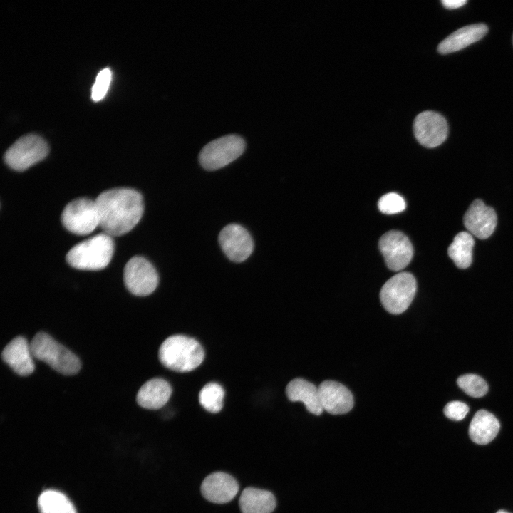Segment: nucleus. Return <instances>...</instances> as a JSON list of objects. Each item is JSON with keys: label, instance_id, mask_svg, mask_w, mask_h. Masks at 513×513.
I'll return each mask as SVG.
<instances>
[{"label": "nucleus", "instance_id": "obj_1", "mask_svg": "<svg viewBox=\"0 0 513 513\" xmlns=\"http://www.w3.org/2000/svg\"><path fill=\"white\" fill-rule=\"evenodd\" d=\"M99 226L103 232L118 237L129 232L144 211L141 194L131 188L118 187L101 192L95 200Z\"/></svg>", "mask_w": 513, "mask_h": 513}, {"label": "nucleus", "instance_id": "obj_2", "mask_svg": "<svg viewBox=\"0 0 513 513\" xmlns=\"http://www.w3.org/2000/svg\"><path fill=\"white\" fill-rule=\"evenodd\" d=\"M204 352L195 339L182 335L168 337L159 349V359L167 368L177 372H188L203 361Z\"/></svg>", "mask_w": 513, "mask_h": 513}, {"label": "nucleus", "instance_id": "obj_3", "mask_svg": "<svg viewBox=\"0 0 513 513\" xmlns=\"http://www.w3.org/2000/svg\"><path fill=\"white\" fill-rule=\"evenodd\" d=\"M114 248L111 236L100 233L73 247L66 259L71 266L77 269L100 270L109 264Z\"/></svg>", "mask_w": 513, "mask_h": 513}, {"label": "nucleus", "instance_id": "obj_4", "mask_svg": "<svg viewBox=\"0 0 513 513\" xmlns=\"http://www.w3.org/2000/svg\"><path fill=\"white\" fill-rule=\"evenodd\" d=\"M30 346L33 358L45 362L61 374L73 375L81 368L78 356L46 333H37Z\"/></svg>", "mask_w": 513, "mask_h": 513}, {"label": "nucleus", "instance_id": "obj_5", "mask_svg": "<svg viewBox=\"0 0 513 513\" xmlns=\"http://www.w3.org/2000/svg\"><path fill=\"white\" fill-rule=\"evenodd\" d=\"M244 140L239 135L230 134L207 143L200 151L199 161L207 170L222 168L238 158L244 151Z\"/></svg>", "mask_w": 513, "mask_h": 513}, {"label": "nucleus", "instance_id": "obj_6", "mask_svg": "<svg viewBox=\"0 0 513 513\" xmlns=\"http://www.w3.org/2000/svg\"><path fill=\"white\" fill-rule=\"evenodd\" d=\"M417 289L416 280L409 272L398 273L389 279L380 292L382 305L389 313L399 314L411 304Z\"/></svg>", "mask_w": 513, "mask_h": 513}, {"label": "nucleus", "instance_id": "obj_7", "mask_svg": "<svg viewBox=\"0 0 513 513\" xmlns=\"http://www.w3.org/2000/svg\"><path fill=\"white\" fill-rule=\"evenodd\" d=\"M49 152L46 140L35 134L18 139L5 152L6 165L16 171H24L43 160Z\"/></svg>", "mask_w": 513, "mask_h": 513}, {"label": "nucleus", "instance_id": "obj_8", "mask_svg": "<svg viewBox=\"0 0 513 513\" xmlns=\"http://www.w3.org/2000/svg\"><path fill=\"white\" fill-rule=\"evenodd\" d=\"M61 222L71 233L86 235L99 226V214L95 200L80 197L70 202L61 214Z\"/></svg>", "mask_w": 513, "mask_h": 513}, {"label": "nucleus", "instance_id": "obj_9", "mask_svg": "<svg viewBox=\"0 0 513 513\" xmlns=\"http://www.w3.org/2000/svg\"><path fill=\"white\" fill-rule=\"evenodd\" d=\"M123 280L130 293L145 296L155 290L159 276L154 266L147 259L135 256L125 266Z\"/></svg>", "mask_w": 513, "mask_h": 513}, {"label": "nucleus", "instance_id": "obj_10", "mask_svg": "<svg viewBox=\"0 0 513 513\" xmlns=\"http://www.w3.org/2000/svg\"><path fill=\"white\" fill-rule=\"evenodd\" d=\"M378 247L387 266L393 271L405 268L413 256V247L410 239L397 230L385 233L379 239Z\"/></svg>", "mask_w": 513, "mask_h": 513}, {"label": "nucleus", "instance_id": "obj_11", "mask_svg": "<svg viewBox=\"0 0 513 513\" xmlns=\"http://www.w3.org/2000/svg\"><path fill=\"white\" fill-rule=\"evenodd\" d=\"M413 133L420 144L428 148H433L446 140L448 125L441 114L426 110L419 113L415 118Z\"/></svg>", "mask_w": 513, "mask_h": 513}, {"label": "nucleus", "instance_id": "obj_12", "mask_svg": "<svg viewBox=\"0 0 513 513\" xmlns=\"http://www.w3.org/2000/svg\"><path fill=\"white\" fill-rule=\"evenodd\" d=\"M219 242L225 255L232 261L242 262L252 253L254 242L249 232L238 224H229L219 232Z\"/></svg>", "mask_w": 513, "mask_h": 513}, {"label": "nucleus", "instance_id": "obj_13", "mask_svg": "<svg viewBox=\"0 0 513 513\" xmlns=\"http://www.w3.org/2000/svg\"><path fill=\"white\" fill-rule=\"evenodd\" d=\"M497 222L494 209L480 199L471 203L463 217V223L468 232L480 239H485L493 234Z\"/></svg>", "mask_w": 513, "mask_h": 513}, {"label": "nucleus", "instance_id": "obj_14", "mask_svg": "<svg viewBox=\"0 0 513 513\" xmlns=\"http://www.w3.org/2000/svg\"><path fill=\"white\" fill-rule=\"evenodd\" d=\"M239 491L236 479L228 473L215 472L207 476L201 485V492L208 501L224 504L232 501Z\"/></svg>", "mask_w": 513, "mask_h": 513}, {"label": "nucleus", "instance_id": "obj_15", "mask_svg": "<svg viewBox=\"0 0 513 513\" xmlns=\"http://www.w3.org/2000/svg\"><path fill=\"white\" fill-rule=\"evenodd\" d=\"M318 390L323 410L328 413L345 414L353 407L351 392L338 382L325 380L320 384Z\"/></svg>", "mask_w": 513, "mask_h": 513}, {"label": "nucleus", "instance_id": "obj_16", "mask_svg": "<svg viewBox=\"0 0 513 513\" xmlns=\"http://www.w3.org/2000/svg\"><path fill=\"white\" fill-rule=\"evenodd\" d=\"M1 358L19 375H28L35 369L30 343L23 336L12 339L4 348Z\"/></svg>", "mask_w": 513, "mask_h": 513}, {"label": "nucleus", "instance_id": "obj_17", "mask_svg": "<svg viewBox=\"0 0 513 513\" xmlns=\"http://www.w3.org/2000/svg\"><path fill=\"white\" fill-rule=\"evenodd\" d=\"M487 31L488 28L484 24L464 26L442 41L437 46V51L441 54L457 51L478 41L485 36Z\"/></svg>", "mask_w": 513, "mask_h": 513}, {"label": "nucleus", "instance_id": "obj_18", "mask_svg": "<svg viewBox=\"0 0 513 513\" xmlns=\"http://www.w3.org/2000/svg\"><path fill=\"white\" fill-rule=\"evenodd\" d=\"M286 395L292 402H302L306 410L312 414L319 415L323 411L318 388L303 378L291 380L286 388Z\"/></svg>", "mask_w": 513, "mask_h": 513}, {"label": "nucleus", "instance_id": "obj_19", "mask_svg": "<svg viewBox=\"0 0 513 513\" xmlns=\"http://www.w3.org/2000/svg\"><path fill=\"white\" fill-rule=\"evenodd\" d=\"M172 394L169 383L162 378H152L145 383L139 389L136 400L139 405L150 410L164 406Z\"/></svg>", "mask_w": 513, "mask_h": 513}, {"label": "nucleus", "instance_id": "obj_20", "mask_svg": "<svg viewBox=\"0 0 513 513\" xmlns=\"http://www.w3.org/2000/svg\"><path fill=\"white\" fill-rule=\"evenodd\" d=\"M499 428V422L492 413L480 410L471 420L469 435L474 442L486 445L497 436Z\"/></svg>", "mask_w": 513, "mask_h": 513}, {"label": "nucleus", "instance_id": "obj_21", "mask_svg": "<svg viewBox=\"0 0 513 513\" xmlns=\"http://www.w3.org/2000/svg\"><path fill=\"white\" fill-rule=\"evenodd\" d=\"M239 504L242 513H271L276 502L269 491L247 487L240 495Z\"/></svg>", "mask_w": 513, "mask_h": 513}, {"label": "nucleus", "instance_id": "obj_22", "mask_svg": "<svg viewBox=\"0 0 513 513\" xmlns=\"http://www.w3.org/2000/svg\"><path fill=\"white\" fill-rule=\"evenodd\" d=\"M474 244L472 235L468 232H460L455 236L447 254L459 269H467L471 265Z\"/></svg>", "mask_w": 513, "mask_h": 513}, {"label": "nucleus", "instance_id": "obj_23", "mask_svg": "<svg viewBox=\"0 0 513 513\" xmlns=\"http://www.w3.org/2000/svg\"><path fill=\"white\" fill-rule=\"evenodd\" d=\"M41 513H76L74 506L63 493L47 490L41 494L38 500Z\"/></svg>", "mask_w": 513, "mask_h": 513}, {"label": "nucleus", "instance_id": "obj_24", "mask_svg": "<svg viewBox=\"0 0 513 513\" xmlns=\"http://www.w3.org/2000/svg\"><path fill=\"white\" fill-rule=\"evenodd\" d=\"M224 391L223 388L216 383L205 385L200 392L199 401L207 411L217 413L223 407Z\"/></svg>", "mask_w": 513, "mask_h": 513}, {"label": "nucleus", "instance_id": "obj_25", "mask_svg": "<svg viewBox=\"0 0 513 513\" xmlns=\"http://www.w3.org/2000/svg\"><path fill=\"white\" fill-rule=\"evenodd\" d=\"M457 383L466 394L473 398L482 397L488 391L486 381L475 374L462 375L457 378Z\"/></svg>", "mask_w": 513, "mask_h": 513}, {"label": "nucleus", "instance_id": "obj_26", "mask_svg": "<svg viewBox=\"0 0 513 513\" xmlns=\"http://www.w3.org/2000/svg\"><path fill=\"white\" fill-rule=\"evenodd\" d=\"M378 207L383 214H393L403 212L406 207V204L405 200L400 195L390 192L380 198Z\"/></svg>", "mask_w": 513, "mask_h": 513}, {"label": "nucleus", "instance_id": "obj_27", "mask_svg": "<svg viewBox=\"0 0 513 513\" xmlns=\"http://www.w3.org/2000/svg\"><path fill=\"white\" fill-rule=\"evenodd\" d=\"M112 73L110 68L101 70L95 78L92 87L91 98L94 101H100L107 93L111 81Z\"/></svg>", "mask_w": 513, "mask_h": 513}, {"label": "nucleus", "instance_id": "obj_28", "mask_svg": "<svg viewBox=\"0 0 513 513\" xmlns=\"http://www.w3.org/2000/svg\"><path fill=\"white\" fill-rule=\"evenodd\" d=\"M469 412L467 404L461 401H451L444 408V414L450 420H462Z\"/></svg>", "mask_w": 513, "mask_h": 513}, {"label": "nucleus", "instance_id": "obj_29", "mask_svg": "<svg viewBox=\"0 0 513 513\" xmlns=\"http://www.w3.org/2000/svg\"><path fill=\"white\" fill-rule=\"evenodd\" d=\"M443 6L449 9H454L462 6L467 3L466 0H442L441 1Z\"/></svg>", "mask_w": 513, "mask_h": 513}, {"label": "nucleus", "instance_id": "obj_30", "mask_svg": "<svg viewBox=\"0 0 513 513\" xmlns=\"http://www.w3.org/2000/svg\"><path fill=\"white\" fill-rule=\"evenodd\" d=\"M496 513H509V512L504 511V510H499V511L497 512Z\"/></svg>", "mask_w": 513, "mask_h": 513}]
</instances>
